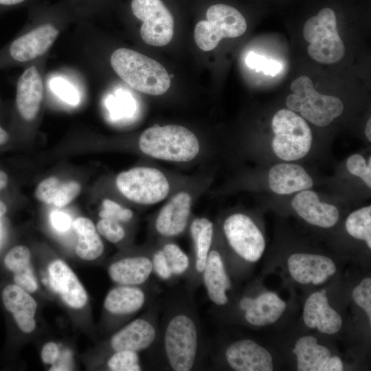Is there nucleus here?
Returning <instances> with one entry per match:
<instances>
[{
  "label": "nucleus",
  "instance_id": "nucleus-21",
  "mask_svg": "<svg viewBox=\"0 0 371 371\" xmlns=\"http://www.w3.org/2000/svg\"><path fill=\"white\" fill-rule=\"evenodd\" d=\"M239 306L245 311L247 322L262 326L276 322L286 309V304L276 293L265 292L256 298H243Z\"/></svg>",
  "mask_w": 371,
  "mask_h": 371
},
{
  "label": "nucleus",
  "instance_id": "nucleus-44",
  "mask_svg": "<svg viewBox=\"0 0 371 371\" xmlns=\"http://www.w3.org/2000/svg\"><path fill=\"white\" fill-rule=\"evenodd\" d=\"M343 363L338 357H330L322 368V371H341Z\"/></svg>",
  "mask_w": 371,
  "mask_h": 371
},
{
  "label": "nucleus",
  "instance_id": "nucleus-10",
  "mask_svg": "<svg viewBox=\"0 0 371 371\" xmlns=\"http://www.w3.org/2000/svg\"><path fill=\"white\" fill-rule=\"evenodd\" d=\"M223 229L230 247L240 258L251 262L260 258L265 241L250 217L242 213L231 214L224 221Z\"/></svg>",
  "mask_w": 371,
  "mask_h": 371
},
{
  "label": "nucleus",
  "instance_id": "nucleus-7",
  "mask_svg": "<svg viewBox=\"0 0 371 371\" xmlns=\"http://www.w3.org/2000/svg\"><path fill=\"white\" fill-rule=\"evenodd\" d=\"M247 22L235 8L223 3L210 6L206 20H201L194 27V37L197 46L205 52L214 49L221 39L242 36L247 30Z\"/></svg>",
  "mask_w": 371,
  "mask_h": 371
},
{
  "label": "nucleus",
  "instance_id": "nucleus-19",
  "mask_svg": "<svg viewBox=\"0 0 371 371\" xmlns=\"http://www.w3.org/2000/svg\"><path fill=\"white\" fill-rule=\"evenodd\" d=\"M1 299L19 329L25 333H32L36 327L37 304L30 293L15 284H8L2 290Z\"/></svg>",
  "mask_w": 371,
  "mask_h": 371
},
{
  "label": "nucleus",
  "instance_id": "nucleus-27",
  "mask_svg": "<svg viewBox=\"0 0 371 371\" xmlns=\"http://www.w3.org/2000/svg\"><path fill=\"white\" fill-rule=\"evenodd\" d=\"M293 352L297 357L298 371H322L330 357V350L318 344L313 336H304L297 340Z\"/></svg>",
  "mask_w": 371,
  "mask_h": 371
},
{
  "label": "nucleus",
  "instance_id": "nucleus-37",
  "mask_svg": "<svg viewBox=\"0 0 371 371\" xmlns=\"http://www.w3.org/2000/svg\"><path fill=\"white\" fill-rule=\"evenodd\" d=\"M50 87L54 93L69 104L76 105L80 101L77 90L64 79L60 78L52 79L50 82Z\"/></svg>",
  "mask_w": 371,
  "mask_h": 371
},
{
  "label": "nucleus",
  "instance_id": "nucleus-18",
  "mask_svg": "<svg viewBox=\"0 0 371 371\" xmlns=\"http://www.w3.org/2000/svg\"><path fill=\"white\" fill-rule=\"evenodd\" d=\"M303 319L308 327L328 335L337 333L342 326L341 316L328 304L325 290L315 292L307 298Z\"/></svg>",
  "mask_w": 371,
  "mask_h": 371
},
{
  "label": "nucleus",
  "instance_id": "nucleus-11",
  "mask_svg": "<svg viewBox=\"0 0 371 371\" xmlns=\"http://www.w3.org/2000/svg\"><path fill=\"white\" fill-rule=\"evenodd\" d=\"M192 196L185 191L174 194L162 207L155 221L156 232L164 237L181 235L186 229L192 209Z\"/></svg>",
  "mask_w": 371,
  "mask_h": 371
},
{
  "label": "nucleus",
  "instance_id": "nucleus-9",
  "mask_svg": "<svg viewBox=\"0 0 371 371\" xmlns=\"http://www.w3.org/2000/svg\"><path fill=\"white\" fill-rule=\"evenodd\" d=\"M133 14L143 23L142 40L147 44L161 47L168 44L174 34V18L161 0H132Z\"/></svg>",
  "mask_w": 371,
  "mask_h": 371
},
{
  "label": "nucleus",
  "instance_id": "nucleus-31",
  "mask_svg": "<svg viewBox=\"0 0 371 371\" xmlns=\"http://www.w3.org/2000/svg\"><path fill=\"white\" fill-rule=\"evenodd\" d=\"M167 259L173 276H180L187 272L190 260L186 253L176 243H167L161 248Z\"/></svg>",
  "mask_w": 371,
  "mask_h": 371
},
{
  "label": "nucleus",
  "instance_id": "nucleus-20",
  "mask_svg": "<svg viewBox=\"0 0 371 371\" xmlns=\"http://www.w3.org/2000/svg\"><path fill=\"white\" fill-rule=\"evenodd\" d=\"M43 98V82L34 66L25 69L18 79L16 106L19 115L25 120H32L37 115Z\"/></svg>",
  "mask_w": 371,
  "mask_h": 371
},
{
  "label": "nucleus",
  "instance_id": "nucleus-25",
  "mask_svg": "<svg viewBox=\"0 0 371 371\" xmlns=\"http://www.w3.org/2000/svg\"><path fill=\"white\" fill-rule=\"evenodd\" d=\"M146 301V293L139 286L119 285L107 293L104 306L113 315H129L140 311Z\"/></svg>",
  "mask_w": 371,
  "mask_h": 371
},
{
  "label": "nucleus",
  "instance_id": "nucleus-5",
  "mask_svg": "<svg viewBox=\"0 0 371 371\" xmlns=\"http://www.w3.org/2000/svg\"><path fill=\"white\" fill-rule=\"evenodd\" d=\"M274 154L286 161L304 157L310 151L313 135L306 120L288 109L277 111L271 120Z\"/></svg>",
  "mask_w": 371,
  "mask_h": 371
},
{
  "label": "nucleus",
  "instance_id": "nucleus-45",
  "mask_svg": "<svg viewBox=\"0 0 371 371\" xmlns=\"http://www.w3.org/2000/svg\"><path fill=\"white\" fill-rule=\"evenodd\" d=\"M10 139L9 134L0 125V145L6 144Z\"/></svg>",
  "mask_w": 371,
  "mask_h": 371
},
{
  "label": "nucleus",
  "instance_id": "nucleus-2",
  "mask_svg": "<svg viewBox=\"0 0 371 371\" xmlns=\"http://www.w3.org/2000/svg\"><path fill=\"white\" fill-rule=\"evenodd\" d=\"M139 150L154 159L188 162L200 151L198 138L188 128L178 124L155 125L146 128L138 141Z\"/></svg>",
  "mask_w": 371,
  "mask_h": 371
},
{
  "label": "nucleus",
  "instance_id": "nucleus-12",
  "mask_svg": "<svg viewBox=\"0 0 371 371\" xmlns=\"http://www.w3.org/2000/svg\"><path fill=\"white\" fill-rule=\"evenodd\" d=\"M225 359L236 371H271L273 368L269 352L250 339L232 344L225 351Z\"/></svg>",
  "mask_w": 371,
  "mask_h": 371
},
{
  "label": "nucleus",
  "instance_id": "nucleus-8",
  "mask_svg": "<svg viewBox=\"0 0 371 371\" xmlns=\"http://www.w3.org/2000/svg\"><path fill=\"white\" fill-rule=\"evenodd\" d=\"M115 183L126 199L144 205L163 201L170 189L166 176L161 170L147 166L135 167L120 172Z\"/></svg>",
  "mask_w": 371,
  "mask_h": 371
},
{
  "label": "nucleus",
  "instance_id": "nucleus-14",
  "mask_svg": "<svg viewBox=\"0 0 371 371\" xmlns=\"http://www.w3.org/2000/svg\"><path fill=\"white\" fill-rule=\"evenodd\" d=\"M290 274L297 282L303 284H320L336 271L334 262L321 255L294 254L288 260Z\"/></svg>",
  "mask_w": 371,
  "mask_h": 371
},
{
  "label": "nucleus",
  "instance_id": "nucleus-39",
  "mask_svg": "<svg viewBox=\"0 0 371 371\" xmlns=\"http://www.w3.org/2000/svg\"><path fill=\"white\" fill-rule=\"evenodd\" d=\"M355 303L364 309L371 322V279L366 278L352 291Z\"/></svg>",
  "mask_w": 371,
  "mask_h": 371
},
{
  "label": "nucleus",
  "instance_id": "nucleus-40",
  "mask_svg": "<svg viewBox=\"0 0 371 371\" xmlns=\"http://www.w3.org/2000/svg\"><path fill=\"white\" fill-rule=\"evenodd\" d=\"M60 183V180L55 177H50L44 179L36 188V198L45 204H52Z\"/></svg>",
  "mask_w": 371,
  "mask_h": 371
},
{
  "label": "nucleus",
  "instance_id": "nucleus-1",
  "mask_svg": "<svg viewBox=\"0 0 371 371\" xmlns=\"http://www.w3.org/2000/svg\"><path fill=\"white\" fill-rule=\"evenodd\" d=\"M110 63L118 76L138 91L160 95L170 87V78L164 66L138 52L117 49L112 53Z\"/></svg>",
  "mask_w": 371,
  "mask_h": 371
},
{
  "label": "nucleus",
  "instance_id": "nucleus-29",
  "mask_svg": "<svg viewBox=\"0 0 371 371\" xmlns=\"http://www.w3.org/2000/svg\"><path fill=\"white\" fill-rule=\"evenodd\" d=\"M190 232L194 244V269L201 274L211 249L213 223L205 217L196 218L191 223Z\"/></svg>",
  "mask_w": 371,
  "mask_h": 371
},
{
  "label": "nucleus",
  "instance_id": "nucleus-35",
  "mask_svg": "<svg viewBox=\"0 0 371 371\" xmlns=\"http://www.w3.org/2000/svg\"><path fill=\"white\" fill-rule=\"evenodd\" d=\"M99 234L112 243L121 241L125 236V230L118 222L113 219L101 218L96 225Z\"/></svg>",
  "mask_w": 371,
  "mask_h": 371
},
{
  "label": "nucleus",
  "instance_id": "nucleus-36",
  "mask_svg": "<svg viewBox=\"0 0 371 371\" xmlns=\"http://www.w3.org/2000/svg\"><path fill=\"white\" fill-rule=\"evenodd\" d=\"M246 62L250 68L254 69L257 71H262L265 74L271 76L278 74L282 69L280 63L267 59L265 57L254 52H250L248 54Z\"/></svg>",
  "mask_w": 371,
  "mask_h": 371
},
{
  "label": "nucleus",
  "instance_id": "nucleus-24",
  "mask_svg": "<svg viewBox=\"0 0 371 371\" xmlns=\"http://www.w3.org/2000/svg\"><path fill=\"white\" fill-rule=\"evenodd\" d=\"M108 273L118 285L141 286L153 273L151 257L140 255L120 259L111 264Z\"/></svg>",
  "mask_w": 371,
  "mask_h": 371
},
{
  "label": "nucleus",
  "instance_id": "nucleus-23",
  "mask_svg": "<svg viewBox=\"0 0 371 371\" xmlns=\"http://www.w3.org/2000/svg\"><path fill=\"white\" fill-rule=\"evenodd\" d=\"M201 276L210 301L218 306L227 304V291L231 289L232 284L223 258L218 251L210 249Z\"/></svg>",
  "mask_w": 371,
  "mask_h": 371
},
{
  "label": "nucleus",
  "instance_id": "nucleus-41",
  "mask_svg": "<svg viewBox=\"0 0 371 371\" xmlns=\"http://www.w3.org/2000/svg\"><path fill=\"white\" fill-rule=\"evenodd\" d=\"M153 270L156 276L162 280H170L173 275L167 259L160 248L151 257Z\"/></svg>",
  "mask_w": 371,
  "mask_h": 371
},
{
  "label": "nucleus",
  "instance_id": "nucleus-3",
  "mask_svg": "<svg viewBox=\"0 0 371 371\" xmlns=\"http://www.w3.org/2000/svg\"><path fill=\"white\" fill-rule=\"evenodd\" d=\"M163 344L165 357L174 371H190L196 366L199 355V334L196 321L186 311L172 314L167 320Z\"/></svg>",
  "mask_w": 371,
  "mask_h": 371
},
{
  "label": "nucleus",
  "instance_id": "nucleus-4",
  "mask_svg": "<svg viewBox=\"0 0 371 371\" xmlns=\"http://www.w3.org/2000/svg\"><path fill=\"white\" fill-rule=\"evenodd\" d=\"M290 89L293 93L286 98L288 109L300 113L304 120L315 126H326L343 113L341 100L318 93L308 76H302L294 80Z\"/></svg>",
  "mask_w": 371,
  "mask_h": 371
},
{
  "label": "nucleus",
  "instance_id": "nucleus-30",
  "mask_svg": "<svg viewBox=\"0 0 371 371\" xmlns=\"http://www.w3.org/2000/svg\"><path fill=\"white\" fill-rule=\"evenodd\" d=\"M346 229L352 237L363 240L371 248V206H366L349 214L346 221Z\"/></svg>",
  "mask_w": 371,
  "mask_h": 371
},
{
  "label": "nucleus",
  "instance_id": "nucleus-6",
  "mask_svg": "<svg viewBox=\"0 0 371 371\" xmlns=\"http://www.w3.org/2000/svg\"><path fill=\"white\" fill-rule=\"evenodd\" d=\"M303 36L310 43L308 55L317 62L333 64L345 54V46L337 29V18L330 8H322L309 18L303 27Z\"/></svg>",
  "mask_w": 371,
  "mask_h": 371
},
{
  "label": "nucleus",
  "instance_id": "nucleus-49",
  "mask_svg": "<svg viewBox=\"0 0 371 371\" xmlns=\"http://www.w3.org/2000/svg\"><path fill=\"white\" fill-rule=\"evenodd\" d=\"M7 212L5 204L0 200V217L3 216Z\"/></svg>",
  "mask_w": 371,
  "mask_h": 371
},
{
  "label": "nucleus",
  "instance_id": "nucleus-15",
  "mask_svg": "<svg viewBox=\"0 0 371 371\" xmlns=\"http://www.w3.org/2000/svg\"><path fill=\"white\" fill-rule=\"evenodd\" d=\"M49 282L52 289L58 293L64 302L73 308L84 307L87 294L70 267L63 261L56 260L48 267Z\"/></svg>",
  "mask_w": 371,
  "mask_h": 371
},
{
  "label": "nucleus",
  "instance_id": "nucleus-17",
  "mask_svg": "<svg viewBox=\"0 0 371 371\" xmlns=\"http://www.w3.org/2000/svg\"><path fill=\"white\" fill-rule=\"evenodd\" d=\"M157 329L152 319L140 317L134 319L117 332L111 339L114 351L139 352L150 348L156 341Z\"/></svg>",
  "mask_w": 371,
  "mask_h": 371
},
{
  "label": "nucleus",
  "instance_id": "nucleus-16",
  "mask_svg": "<svg viewBox=\"0 0 371 371\" xmlns=\"http://www.w3.org/2000/svg\"><path fill=\"white\" fill-rule=\"evenodd\" d=\"M291 205L307 223L323 228L334 226L339 217V212L335 205L320 201L318 194L309 189L298 192L293 198Z\"/></svg>",
  "mask_w": 371,
  "mask_h": 371
},
{
  "label": "nucleus",
  "instance_id": "nucleus-42",
  "mask_svg": "<svg viewBox=\"0 0 371 371\" xmlns=\"http://www.w3.org/2000/svg\"><path fill=\"white\" fill-rule=\"evenodd\" d=\"M60 350L54 342H48L44 345L41 351L43 361L47 364H54L58 359Z\"/></svg>",
  "mask_w": 371,
  "mask_h": 371
},
{
  "label": "nucleus",
  "instance_id": "nucleus-22",
  "mask_svg": "<svg viewBox=\"0 0 371 371\" xmlns=\"http://www.w3.org/2000/svg\"><path fill=\"white\" fill-rule=\"evenodd\" d=\"M269 186L278 194H290L310 189L313 181L306 170L301 166L281 163L271 168L268 175Z\"/></svg>",
  "mask_w": 371,
  "mask_h": 371
},
{
  "label": "nucleus",
  "instance_id": "nucleus-43",
  "mask_svg": "<svg viewBox=\"0 0 371 371\" xmlns=\"http://www.w3.org/2000/svg\"><path fill=\"white\" fill-rule=\"evenodd\" d=\"M51 221L53 226L61 232L67 230L71 225L70 217L61 212H54L51 214Z\"/></svg>",
  "mask_w": 371,
  "mask_h": 371
},
{
  "label": "nucleus",
  "instance_id": "nucleus-13",
  "mask_svg": "<svg viewBox=\"0 0 371 371\" xmlns=\"http://www.w3.org/2000/svg\"><path fill=\"white\" fill-rule=\"evenodd\" d=\"M58 30L50 24L41 25L14 40L7 53L12 60L23 63L34 59L44 53L53 44Z\"/></svg>",
  "mask_w": 371,
  "mask_h": 371
},
{
  "label": "nucleus",
  "instance_id": "nucleus-32",
  "mask_svg": "<svg viewBox=\"0 0 371 371\" xmlns=\"http://www.w3.org/2000/svg\"><path fill=\"white\" fill-rule=\"evenodd\" d=\"M107 366L113 371H139L142 366L137 352L132 350L115 351L109 359Z\"/></svg>",
  "mask_w": 371,
  "mask_h": 371
},
{
  "label": "nucleus",
  "instance_id": "nucleus-46",
  "mask_svg": "<svg viewBox=\"0 0 371 371\" xmlns=\"http://www.w3.org/2000/svg\"><path fill=\"white\" fill-rule=\"evenodd\" d=\"M8 178L5 172L0 170V190L6 187Z\"/></svg>",
  "mask_w": 371,
  "mask_h": 371
},
{
  "label": "nucleus",
  "instance_id": "nucleus-38",
  "mask_svg": "<svg viewBox=\"0 0 371 371\" xmlns=\"http://www.w3.org/2000/svg\"><path fill=\"white\" fill-rule=\"evenodd\" d=\"M80 184L76 181H70L60 184L53 203L58 207H63L73 201L80 192Z\"/></svg>",
  "mask_w": 371,
  "mask_h": 371
},
{
  "label": "nucleus",
  "instance_id": "nucleus-26",
  "mask_svg": "<svg viewBox=\"0 0 371 371\" xmlns=\"http://www.w3.org/2000/svg\"><path fill=\"white\" fill-rule=\"evenodd\" d=\"M29 249L23 245H17L5 254L3 264L12 273L14 284L28 293H34L38 288V284L31 267Z\"/></svg>",
  "mask_w": 371,
  "mask_h": 371
},
{
  "label": "nucleus",
  "instance_id": "nucleus-34",
  "mask_svg": "<svg viewBox=\"0 0 371 371\" xmlns=\"http://www.w3.org/2000/svg\"><path fill=\"white\" fill-rule=\"evenodd\" d=\"M99 216L100 218L113 219L120 223L128 222L133 218V212L115 201L106 199L102 201Z\"/></svg>",
  "mask_w": 371,
  "mask_h": 371
},
{
  "label": "nucleus",
  "instance_id": "nucleus-47",
  "mask_svg": "<svg viewBox=\"0 0 371 371\" xmlns=\"http://www.w3.org/2000/svg\"><path fill=\"white\" fill-rule=\"evenodd\" d=\"M25 0H0V5L12 6L19 4Z\"/></svg>",
  "mask_w": 371,
  "mask_h": 371
},
{
  "label": "nucleus",
  "instance_id": "nucleus-33",
  "mask_svg": "<svg viewBox=\"0 0 371 371\" xmlns=\"http://www.w3.org/2000/svg\"><path fill=\"white\" fill-rule=\"evenodd\" d=\"M348 172L361 178L368 188H371V158L366 162L365 158L359 154H353L346 161Z\"/></svg>",
  "mask_w": 371,
  "mask_h": 371
},
{
  "label": "nucleus",
  "instance_id": "nucleus-28",
  "mask_svg": "<svg viewBox=\"0 0 371 371\" xmlns=\"http://www.w3.org/2000/svg\"><path fill=\"white\" fill-rule=\"evenodd\" d=\"M74 229L78 236L76 254L85 260H93L104 251V244L93 223L89 218L79 217L74 222Z\"/></svg>",
  "mask_w": 371,
  "mask_h": 371
},
{
  "label": "nucleus",
  "instance_id": "nucleus-48",
  "mask_svg": "<svg viewBox=\"0 0 371 371\" xmlns=\"http://www.w3.org/2000/svg\"><path fill=\"white\" fill-rule=\"evenodd\" d=\"M365 133L369 142H371V119L369 118L365 128Z\"/></svg>",
  "mask_w": 371,
  "mask_h": 371
}]
</instances>
